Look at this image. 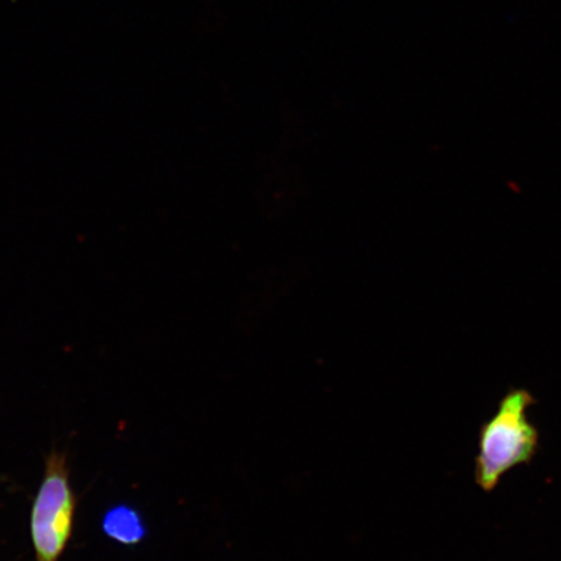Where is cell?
Listing matches in <instances>:
<instances>
[{
	"mask_svg": "<svg viewBox=\"0 0 561 561\" xmlns=\"http://www.w3.org/2000/svg\"><path fill=\"white\" fill-rule=\"evenodd\" d=\"M536 402L529 390L511 389L501 399L494 415L481 425L474 481L485 493L500 486L512 469L528 466L535 459L539 432L529 420L528 411Z\"/></svg>",
	"mask_w": 561,
	"mask_h": 561,
	"instance_id": "cell-1",
	"label": "cell"
},
{
	"mask_svg": "<svg viewBox=\"0 0 561 561\" xmlns=\"http://www.w3.org/2000/svg\"><path fill=\"white\" fill-rule=\"evenodd\" d=\"M76 511L68 455L51 448L31 512L35 561H60L73 536Z\"/></svg>",
	"mask_w": 561,
	"mask_h": 561,
	"instance_id": "cell-2",
	"label": "cell"
},
{
	"mask_svg": "<svg viewBox=\"0 0 561 561\" xmlns=\"http://www.w3.org/2000/svg\"><path fill=\"white\" fill-rule=\"evenodd\" d=\"M102 529L112 541L124 546H136L147 536L144 517L128 504H118L105 512Z\"/></svg>",
	"mask_w": 561,
	"mask_h": 561,
	"instance_id": "cell-3",
	"label": "cell"
}]
</instances>
